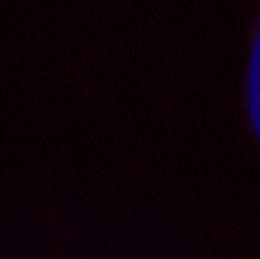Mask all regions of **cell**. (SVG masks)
I'll return each mask as SVG.
<instances>
[{
    "label": "cell",
    "mask_w": 260,
    "mask_h": 259,
    "mask_svg": "<svg viewBox=\"0 0 260 259\" xmlns=\"http://www.w3.org/2000/svg\"><path fill=\"white\" fill-rule=\"evenodd\" d=\"M246 105L248 119L256 134L260 131V41L259 34L255 38L248 62L247 83H246Z\"/></svg>",
    "instance_id": "1"
}]
</instances>
